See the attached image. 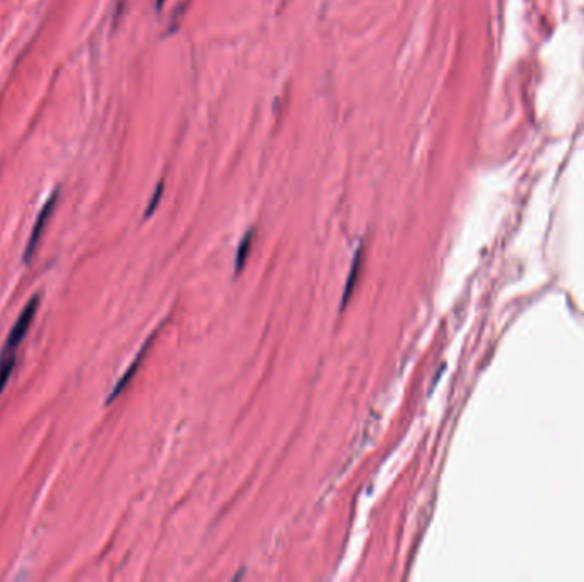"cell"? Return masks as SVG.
Listing matches in <instances>:
<instances>
[{"label": "cell", "mask_w": 584, "mask_h": 582, "mask_svg": "<svg viewBox=\"0 0 584 582\" xmlns=\"http://www.w3.org/2000/svg\"><path fill=\"white\" fill-rule=\"evenodd\" d=\"M40 307V296L36 294V296H32L30 299V302H28L26 307L23 309V313L19 314L18 321H16V325L12 326L9 337H7V342H6V347H4V355L2 357H6V355H12L14 354V350L18 348L19 343L23 342V338L26 337L28 330H30L32 319L36 316V311H38Z\"/></svg>", "instance_id": "obj_1"}, {"label": "cell", "mask_w": 584, "mask_h": 582, "mask_svg": "<svg viewBox=\"0 0 584 582\" xmlns=\"http://www.w3.org/2000/svg\"><path fill=\"white\" fill-rule=\"evenodd\" d=\"M14 364H16L14 354L6 355V357H2V360H0V393H2V389L6 388L7 381H9L11 378V372H12V369H14Z\"/></svg>", "instance_id": "obj_6"}, {"label": "cell", "mask_w": 584, "mask_h": 582, "mask_svg": "<svg viewBox=\"0 0 584 582\" xmlns=\"http://www.w3.org/2000/svg\"><path fill=\"white\" fill-rule=\"evenodd\" d=\"M251 241H253V231H248L246 234H244L243 239H241L238 251H236V261H234L236 273L241 272V268H243L244 261H246L248 251H250V248H251Z\"/></svg>", "instance_id": "obj_5"}, {"label": "cell", "mask_w": 584, "mask_h": 582, "mask_svg": "<svg viewBox=\"0 0 584 582\" xmlns=\"http://www.w3.org/2000/svg\"><path fill=\"white\" fill-rule=\"evenodd\" d=\"M361 260H362V246H359V248H357V251H355V256H354L352 266H350L349 277H347L344 294H342V304H340V309H344L347 302H349L350 296H352V290H354V287H355V282H357L359 270H361Z\"/></svg>", "instance_id": "obj_4"}, {"label": "cell", "mask_w": 584, "mask_h": 582, "mask_svg": "<svg viewBox=\"0 0 584 582\" xmlns=\"http://www.w3.org/2000/svg\"><path fill=\"white\" fill-rule=\"evenodd\" d=\"M154 337H156V333H153V335H150L149 340H147V342L144 343V347H142V348H141V352H138V355H137V357L133 359V362H132V364H130V367L126 369V371L124 372V376H121V378L118 379V383L115 384V388L112 389V393H109V396H108V398H106V405H109V403H112L113 400L118 398V395H120V393L124 391V389L126 388V384H129L130 381H132L133 376H136L137 369H138V366H141L142 359L145 357V352H147V348H149L150 343H153Z\"/></svg>", "instance_id": "obj_3"}, {"label": "cell", "mask_w": 584, "mask_h": 582, "mask_svg": "<svg viewBox=\"0 0 584 582\" xmlns=\"http://www.w3.org/2000/svg\"><path fill=\"white\" fill-rule=\"evenodd\" d=\"M56 200H59V190L53 191V195L50 196V198L47 200V203L43 205L42 212H40L38 219H36L35 225H32V231H31L30 241H28L26 249H24V256H23L24 263H30L32 255H35L36 248H38L40 239H42V234H43V231H44V225H47L48 219H50V215L53 214V210H55Z\"/></svg>", "instance_id": "obj_2"}, {"label": "cell", "mask_w": 584, "mask_h": 582, "mask_svg": "<svg viewBox=\"0 0 584 582\" xmlns=\"http://www.w3.org/2000/svg\"><path fill=\"white\" fill-rule=\"evenodd\" d=\"M161 194H162V183H159L157 190H156V191H154V195H153V200H150L149 207H147V210H145V219H147V217H150V215H153L154 208H156V207H157V203H159V198H161Z\"/></svg>", "instance_id": "obj_7"}]
</instances>
